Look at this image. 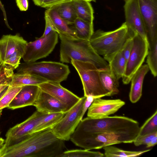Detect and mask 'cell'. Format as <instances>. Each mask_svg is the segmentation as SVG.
<instances>
[{
  "mask_svg": "<svg viewBox=\"0 0 157 157\" xmlns=\"http://www.w3.org/2000/svg\"><path fill=\"white\" fill-rule=\"evenodd\" d=\"M59 36L60 60L62 63H71L73 59L91 63L99 69L109 67L108 63L95 51L89 41L69 38L60 34Z\"/></svg>",
  "mask_w": 157,
  "mask_h": 157,
  "instance_id": "277c9868",
  "label": "cell"
},
{
  "mask_svg": "<svg viewBox=\"0 0 157 157\" xmlns=\"http://www.w3.org/2000/svg\"><path fill=\"white\" fill-rule=\"evenodd\" d=\"M9 85H2L0 84V93Z\"/></svg>",
  "mask_w": 157,
  "mask_h": 157,
  "instance_id": "f6af8a7d",
  "label": "cell"
},
{
  "mask_svg": "<svg viewBox=\"0 0 157 157\" xmlns=\"http://www.w3.org/2000/svg\"><path fill=\"white\" fill-rule=\"evenodd\" d=\"M96 0H91V1H95Z\"/></svg>",
  "mask_w": 157,
  "mask_h": 157,
  "instance_id": "681fc988",
  "label": "cell"
},
{
  "mask_svg": "<svg viewBox=\"0 0 157 157\" xmlns=\"http://www.w3.org/2000/svg\"><path fill=\"white\" fill-rule=\"evenodd\" d=\"M44 0H33L34 4L40 6Z\"/></svg>",
  "mask_w": 157,
  "mask_h": 157,
  "instance_id": "b9f144b4",
  "label": "cell"
},
{
  "mask_svg": "<svg viewBox=\"0 0 157 157\" xmlns=\"http://www.w3.org/2000/svg\"><path fill=\"white\" fill-rule=\"evenodd\" d=\"M21 87L22 86H9L7 91L0 99V111L5 108H7Z\"/></svg>",
  "mask_w": 157,
  "mask_h": 157,
  "instance_id": "1f68e13d",
  "label": "cell"
},
{
  "mask_svg": "<svg viewBox=\"0 0 157 157\" xmlns=\"http://www.w3.org/2000/svg\"><path fill=\"white\" fill-rule=\"evenodd\" d=\"M9 86L0 93V99L3 95L5 94V93L7 91L8 88Z\"/></svg>",
  "mask_w": 157,
  "mask_h": 157,
  "instance_id": "ee69618b",
  "label": "cell"
},
{
  "mask_svg": "<svg viewBox=\"0 0 157 157\" xmlns=\"http://www.w3.org/2000/svg\"><path fill=\"white\" fill-rule=\"evenodd\" d=\"M149 46L157 40V0H138Z\"/></svg>",
  "mask_w": 157,
  "mask_h": 157,
  "instance_id": "7c38bea8",
  "label": "cell"
},
{
  "mask_svg": "<svg viewBox=\"0 0 157 157\" xmlns=\"http://www.w3.org/2000/svg\"><path fill=\"white\" fill-rule=\"evenodd\" d=\"M102 148L104 150V156L106 157H138L151 150L147 149L139 151H127L112 145L106 146Z\"/></svg>",
  "mask_w": 157,
  "mask_h": 157,
  "instance_id": "4316f807",
  "label": "cell"
},
{
  "mask_svg": "<svg viewBox=\"0 0 157 157\" xmlns=\"http://www.w3.org/2000/svg\"><path fill=\"white\" fill-rule=\"evenodd\" d=\"M65 113H60L48 114L36 126L33 133L51 128L62 118Z\"/></svg>",
  "mask_w": 157,
  "mask_h": 157,
  "instance_id": "83f0119b",
  "label": "cell"
},
{
  "mask_svg": "<svg viewBox=\"0 0 157 157\" xmlns=\"http://www.w3.org/2000/svg\"><path fill=\"white\" fill-rule=\"evenodd\" d=\"M124 7L125 23L128 28L134 34H138L147 40L138 0H124Z\"/></svg>",
  "mask_w": 157,
  "mask_h": 157,
  "instance_id": "4fadbf2b",
  "label": "cell"
},
{
  "mask_svg": "<svg viewBox=\"0 0 157 157\" xmlns=\"http://www.w3.org/2000/svg\"><path fill=\"white\" fill-rule=\"evenodd\" d=\"M27 44L23 45L17 49L4 63L12 67L14 70L16 69L20 64V60L24 55Z\"/></svg>",
  "mask_w": 157,
  "mask_h": 157,
  "instance_id": "d6a6232c",
  "label": "cell"
},
{
  "mask_svg": "<svg viewBox=\"0 0 157 157\" xmlns=\"http://www.w3.org/2000/svg\"><path fill=\"white\" fill-rule=\"evenodd\" d=\"M95 99L88 109L87 117L100 118L109 116L117 111L125 104L120 99Z\"/></svg>",
  "mask_w": 157,
  "mask_h": 157,
  "instance_id": "9a60e30c",
  "label": "cell"
},
{
  "mask_svg": "<svg viewBox=\"0 0 157 157\" xmlns=\"http://www.w3.org/2000/svg\"><path fill=\"white\" fill-rule=\"evenodd\" d=\"M59 16L68 25H73L78 17L73 0L54 6Z\"/></svg>",
  "mask_w": 157,
  "mask_h": 157,
  "instance_id": "cb8c5ba5",
  "label": "cell"
},
{
  "mask_svg": "<svg viewBox=\"0 0 157 157\" xmlns=\"http://www.w3.org/2000/svg\"><path fill=\"white\" fill-rule=\"evenodd\" d=\"M0 7L3 12V14L4 16V19L5 23L7 27V28L11 30H12V29L9 25L7 21V17L6 15V12L5 9L4 8V5L2 4V2L0 0Z\"/></svg>",
  "mask_w": 157,
  "mask_h": 157,
  "instance_id": "ab89813d",
  "label": "cell"
},
{
  "mask_svg": "<svg viewBox=\"0 0 157 157\" xmlns=\"http://www.w3.org/2000/svg\"><path fill=\"white\" fill-rule=\"evenodd\" d=\"M133 44V37H132L127 40L121 51L127 61L131 52Z\"/></svg>",
  "mask_w": 157,
  "mask_h": 157,
  "instance_id": "d590c367",
  "label": "cell"
},
{
  "mask_svg": "<svg viewBox=\"0 0 157 157\" xmlns=\"http://www.w3.org/2000/svg\"><path fill=\"white\" fill-rule=\"evenodd\" d=\"M48 82L45 79L38 76L28 73H16L13 75L9 85L12 86H22L25 85L38 86Z\"/></svg>",
  "mask_w": 157,
  "mask_h": 157,
  "instance_id": "7402d4cb",
  "label": "cell"
},
{
  "mask_svg": "<svg viewBox=\"0 0 157 157\" xmlns=\"http://www.w3.org/2000/svg\"><path fill=\"white\" fill-rule=\"evenodd\" d=\"M45 13L52 20L58 34L62 35L69 38L78 39L77 36L73 25L71 26L68 25L61 18L54 7L47 9Z\"/></svg>",
  "mask_w": 157,
  "mask_h": 157,
  "instance_id": "d6986e66",
  "label": "cell"
},
{
  "mask_svg": "<svg viewBox=\"0 0 157 157\" xmlns=\"http://www.w3.org/2000/svg\"><path fill=\"white\" fill-rule=\"evenodd\" d=\"M38 86L41 90L49 94L65 105L68 110L81 98L62 86L60 83L47 82Z\"/></svg>",
  "mask_w": 157,
  "mask_h": 157,
  "instance_id": "5bb4252c",
  "label": "cell"
},
{
  "mask_svg": "<svg viewBox=\"0 0 157 157\" xmlns=\"http://www.w3.org/2000/svg\"><path fill=\"white\" fill-rule=\"evenodd\" d=\"M82 0L88 1H89V2H91V0Z\"/></svg>",
  "mask_w": 157,
  "mask_h": 157,
  "instance_id": "7dc6e473",
  "label": "cell"
},
{
  "mask_svg": "<svg viewBox=\"0 0 157 157\" xmlns=\"http://www.w3.org/2000/svg\"><path fill=\"white\" fill-rule=\"evenodd\" d=\"M17 73H28L38 76L48 82L60 83L65 80L70 73L69 67L53 61L25 62L16 69Z\"/></svg>",
  "mask_w": 157,
  "mask_h": 157,
  "instance_id": "8992f818",
  "label": "cell"
},
{
  "mask_svg": "<svg viewBox=\"0 0 157 157\" xmlns=\"http://www.w3.org/2000/svg\"><path fill=\"white\" fill-rule=\"evenodd\" d=\"M77 17L93 23L94 10L90 2L82 0H73Z\"/></svg>",
  "mask_w": 157,
  "mask_h": 157,
  "instance_id": "603a6c76",
  "label": "cell"
},
{
  "mask_svg": "<svg viewBox=\"0 0 157 157\" xmlns=\"http://www.w3.org/2000/svg\"><path fill=\"white\" fill-rule=\"evenodd\" d=\"M134 34L124 22L113 31L105 32L98 29L94 32L89 41L96 53L109 63Z\"/></svg>",
  "mask_w": 157,
  "mask_h": 157,
  "instance_id": "7a4b0ae2",
  "label": "cell"
},
{
  "mask_svg": "<svg viewBox=\"0 0 157 157\" xmlns=\"http://www.w3.org/2000/svg\"><path fill=\"white\" fill-rule=\"evenodd\" d=\"M146 62L149 69L154 77L157 75V40L149 46Z\"/></svg>",
  "mask_w": 157,
  "mask_h": 157,
  "instance_id": "f1b7e54d",
  "label": "cell"
},
{
  "mask_svg": "<svg viewBox=\"0 0 157 157\" xmlns=\"http://www.w3.org/2000/svg\"><path fill=\"white\" fill-rule=\"evenodd\" d=\"M48 114L36 110L25 121L10 128L6 134L3 147L14 145L33 133L36 126Z\"/></svg>",
  "mask_w": 157,
  "mask_h": 157,
  "instance_id": "8fae6325",
  "label": "cell"
},
{
  "mask_svg": "<svg viewBox=\"0 0 157 157\" xmlns=\"http://www.w3.org/2000/svg\"><path fill=\"white\" fill-rule=\"evenodd\" d=\"M101 98L102 97L100 96L95 97L92 96H88L86 97L82 108V114L81 117L82 120L83 119V117L86 112L87 111V109H88V108L93 102L94 100L96 98Z\"/></svg>",
  "mask_w": 157,
  "mask_h": 157,
  "instance_id": "74e56055",
  "label": "cell"
},
{
  "mask_svg": "<svg viewBox=\"0 0 157 157\" xmlns=\"http://www.w3.org/2000/svg\"><path fill=\"white\" fill-rule=\"evenodd\" d=\"M40 90V88L37 85L22 86L7 108L14 109L27 106H33Z\"/></svg>",
  "mask_w": 157,
  "mask_h": 157,
  "instance_id": "e0dca14e",
  "label": "cell"
},
{
  "mask_svg": "<svg viewBox=\"0 0 157 157\" xmlns=\"http://www.w3.org/2000/svg\"><path fill=\"white\" fill-rule=\"evenodd\" d=\"M58 36L57 33L52 31L45 36L27 43L22 58L24 62H35L48 56L57 43Z\"/></svg>",
  "mask_w": 157,
  "mask_h": 157,
  "instance_id": "30bf717a",
  "label": "cell"
},
{
  "mask_svg": "<svg viewBox=\"0 0 157 157\" xmlns=\"http://www.w3.org/2000/svg\"><path fill=\"white\" fill-rule=\"evenodd\" d=\"M149 70L147 64L142 65L133 76L129 94V100L132 103H136L141 98L144 79Z\"/></svg>",
  "mask_w": 157,
  "mask_h": 157,
  "instance_id": "ffe728a7",
  "label": "cell"
},
{
  "mask_svg": "<svg viewBox=\"0 0 157 157\" xmlns=\"http://www.w3.org/2000/svg\"><path fill=\"white\" fill-rule=\"evenodd\" d=\"M157 132V110L140 127L138 136H143Z\"/></svg>",
  "mask_w": 157,
  "mask_h": 157,
  "instance_id": "4dcf8cb0",
  "label": "cell"
},
{
  "mask_svg": "<svg viewBox=\"0 0 157 157\" xmlns=\"http://www.w3.org/2000/svg\"><path fill=\"white\" fill-rule=\"evenodd\" d=\"M5 143V140L0 137V151L3 147Z\"/></svg>",
  "mask_w": 157,
  "mask_h": 157,
  "instance_id": "7bdbcfd3",
  "label": "cell"
},
{
  "mask_svg": "<svg viewBox=\"0 0 157 157\" xmlns=\"http://www.w3.org/2000/svg\"><path fill=\"white\" fill-rule=\"evenodd\" d=\"M2 110L0 111V118L1 115H2Z\"/></svg>",
  "mask_w": 157,
  "mask_h": 157,
  "instance_id": "bcb514c9",
  "label": "cell"
},
{
  "mask_svg": "<svg viewBox=\"0 0 157 157\" xmlns=\"http://www.w3.org/2000/svg\"><path fill=\"white\" fill-rule=\"evenodd\" d=\"M73 25L78 39L89 40L94 32L93 23L77 17Z\"/></svg>",
  "mask_w": 157,
  "mask_h": 157,
  "instance_id": "d4e9b609",
  "label": "cell"
},
{
  "mask_svg": "<svg viewBox=\"0 0 157 157\" xmlns=\"http://www.w3.org/2000/svg\"><path fill=\"white\" fill-rule=\"evenodd\" d=\"M27 43L18 33L3 35L0 38V62L4 63L17 49Z\"/></svg>",
  "mask_w": 157,
  "mask_h": 157,
  "instance_id": "ac0fdd59",
  "label": "cell"
},
{
  "mask_svg": "<svg viewBox=\"0 0 157 157\" xmlns=\"http://www.w3.org/2000/svg\"><path fill=\"white\" fill-rule=\"evenodd\" d=\"M66 148L51 128L32 133L21 142L3 146L0 157H59Z\"/></svg>",
  "mask_w": 157,
  "mask_h": 157,
  "instance_id": "6da1fadb",
  "label": "cell"
},
{
  "mask_svg": "<svg viewBox=\"0 0 157 157\" xmlns=\"http://www.w3.org/2000/svg\"><path fill=\"white\" fill-rule=\"evenodd\" d=\"M139 123L122 116H107L100 118L87 117L82 119L76 130L85 132L115 134L134 133L138 135Z\"/></svg>",
  "mask_w": 157,
  "mask_h": 157,
  "instance_id": "3957f363",
  "label": "cell"
},
{
  "mask_svg": "<svg viewBox=\"0 0 157 157\" xmlns=\"http://www.w3.org/2000/svg\"><path fill=\"white\" fill-rule=\"evenodd\" d=\"M157 143V135L155 136L151 141L146 145V147L149 148L155 145Z\"/></svg>",
  "mask_w": 157,
  "mask_h": 157,
  "instance_id": "60d3db41",
  "label": "cell"
},
{
  "mask_svg": "<svg viewBox=\"0 0 157 157\" xmlns=\"http://www.w3.org/2000/svg\"><path fill=\"white\" fill-rule=\"evenodd\" d=\"M71 63L74 67L81 79L84 96H109L103 87L99 76V68L88 62L72 59Z\"/></svg>",
  "mask_w": 157,
  "mask_h": 157,
  "instance_id": "52a82bcc",
  "label": "cell"
},
{
  "mask_svg": "<svg viewBox=\"0 0 157 157\" xmlns=\"http://www.w3.org/2000/svg\"><path fill=\"white\" fill-rule=\"evenodd\" d=\"M73 0H44L40 7L47 9Z\"/></svg>",
  "mask_w": 157,
  "mask_h": 157,
  "instance_id": "8d00e7d4",
  "label": "cell"
},
{
  "mask_svg": "<svg viewBox=\"0 0 157 157\" xmlns=\"http://www.w3.org/2000/svg\"><path fill=\"white\" fill-rule=\"evenodd\" d=\"M86 97L78 101L66 113L62 118L51 129L56 136L63 141H68L82 121L83 106Z\"/></svg>",
  "mask_w": 157,
  "mask_h": 157,
  "instance_id": "ba28073f",
  "label": "cell"
},
{
  "mask_svg": "<svg viewBox=\"0 0 157 157\" xmlns=\"http://www.w3.org/2000/svg\"><path fill=\"white\" fill-rule=\"evenodd\" d=\"M15 1L17 6L21 11H26L28 10V0H15Z\"/></svg>",
  "mask_w": 157,
  "mask_h": 157,
  "instance_id": "f35d334b",
  "label": "cell"
},
{
  "mask_svg": "<svg viewBox=\"0 0 157 157\" xmlns=\"http://www.w3.org/2000/svg\"><path fill=\"white\" fill-rule=\"evenodd\" d=\"M104 154L99 151L87 150H72L64 151L59 157H103Z\"/></svg>",
  "mask_w": 157,
  "mask_h": 157,
  "instance_id": "f546056e",
  "label": "cell"
},
{
  "mask_svg": "<svg viewBox=\"0 0 157 157\" xmlns=\"http://www.w3.org/2000/svg\"><path fill=\"white\" fill-rule=\"evenodd\" d=\"M108 63L111 71L119 80L124 73L127 64V60L121 51L118 52Z\"/></svg>",
  "mask_w": 157,
  "mask_h": 157,
  "instance_id": "484cf974",
  "label": "cell"
},
{
  "mask_svg": "<svg viewBox=\"0 0 157 157\" xmlns=\"http://www.w3.org/2000/svg\"><path fill=\"white\" fill-rule=\"evenodd\" d=\"M157 135V132H156L143 136H137L133 143L136 146L142 145H146L151 141L153 137Z\"/></svg>",
  "mask_w": 157,
  "mask_h": 157,
  "instance_id": "836d02e7",
  "label": "cell"
},
{
  "mask_svg": "<svg viewBox=\"0 0 157 157\" xmlns=\"http://www.w3.org/2000/svg\"><path fill=\"white\" fill-rule=\"evenodd\" d=\"M1 134V130H0V137Z\"/></svg>",
  "mask_w": 157,
  "mask_h": 157,
  "instance_id": "c3c4849f",
  "label": "cell"
},
{
  "mask_svg": "<svg viewBox=\"0 0 157 157\" xmlns=\"http://www.w3.org/2000/svg\"><path fill=\"white\" fill-rule=\"evenodd\" d=\"M138 135L134 133H90L75 129L70 140L76 146L90 150L121 143H132Z\"/></svg>",
  "mask_w": 157,
  "mask_h": 157,
  "instance_id": "5b68a950",
  "label": "cell"
},
{
  "mask_svg": "<svg viewBox=\"0 0 157 157\" xmlns=\"http://www.w3.org/2000/svg\"><path fill=\"white\" fill-rule=\"evenodd\" d=\"M44 19L45 22V26L44 32L42 36H45L52 31H54L57 33V30L52 20L48 16L44 13Z\"/></svg>",
  "mask_w": 157,
  "mask_h": 157,
  "instance_id": "e575fe53",
  "label": "cell"
},
{
  "mask_svg": "<svg viewBox=\"0 0 157 157\" xmlns=\"http://www.w3.org/2000/svg\"><path fill=\"white\" fill-rule=\"evenodd\" d=\"M33 106L36 110L44 113H66V106L54 97L40 90Z\"/></svg>",
  "mask_w": 157,
  "mask_h": 157,
  "instance_id": "2e32d148",
  "label": "cell"
},
{
  "mask_svg": "<svg viewBox=\"0 0 157 157\" xmlns=\"http://www.w3.org/2000/svg\"><path fill=\"white\" fill-rule=\"evenodd\" d=\"M99 76L101 84L108 93L109 96L117 94L119 93V80L110 69L107 68L99 69Z\"/></svg>",
  "mask_w": 157,
  "mask_h": 157,
  "instance_id": "44dd1931",
  "label": "cell"
},
{
  "mask_svg": "<svg viewBox=\"0 0 157 157\" xmlns=\"http://www.w3.org/2000/svg\"><path fill=\"white\" fill-rule=\"evenodd\" d=\"M132 48L127 61L125 72L122 78L124 84L130 82L133 76L142 65L149 51L147 40L139 34H134Z\"/></svg>",
  "mask_w": 157,
  "mask_h": 157,
  "instance_id": "9c48e42d",
  "label": "cell"
}]
</instances>
